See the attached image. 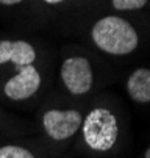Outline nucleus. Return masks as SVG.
<instances>
[{
    "instance_id": "obj_1",
    "label": "nucleus",
    "mask_w": 150,
    "mask_h": 158,
    "mask_svg": "<svg viewBox=\"0 0 150 158\" xmlns=\"http://www.w3.org/2000/svg\"><path fill=\"white\" fill-rule=\"evenodd\" d=\"M53 67L39 44L0 38V105L38 106L50 93Z\"/></svg>"
},
{
    "instance_id": "obj_2",
    "label": "nucleus",
    "mask_w": 150,
    "mask_h": 158,
    "mask_svg": "<svg viewBox=\"0 0 150 158\" xmlns=\"http://www.w3.org/2000/svg\"><path fill=\"white\" fill-rule=\"evenodd\" d=\"M84 110L69 97L47 94L38 105L36 122L49 144H67L80 133Z\"/></svg>"
},
{
    "instance_id": "obj_3",
    "label": "nucleus",
    "mask_w": 150,
    "mask_h": 158,
    "mask_svg": "<svg viewBox=\"0 0 150 158\" xmlns=\"http://www.w3.org/2000/svg\"><path fill=\"white\" fill-rule=\"evenodd\" d=\"M56 78L61 93L75 102L94 96L105 83L102 67L88 53L81 52H69L61 56Z\"/></svg>"
},
{
    "instance_id": "obj_4",
    "label": "nucleus",
    "mask_w": 150,
    "mask_h": 158,
    "mask_svg": "<svg viewBox=\"0 0 150 158\" xmlns=\"http://www.w3.org/2000/svg\"><path fill=\"white\" fill-rule=\"evenodd\" d=\"M89 38L99 52L113 58L132 56L141 46V36L136 27L117 14L97 19L89 30Z\"/></svg>"
},
{
    "instance_id": "obj_5",
    "label": "nucleus",
    "mask_w": 150,
    "mask_h": 158,
    "mask_svg": "<svg viewBox=\"0 0 150 158\" xmlns=\"http://www.w3.org/2000/svg\"><path fill=\"white\" fill-rule=\"evenodd\" d=\"M80 138L92 153H110L116 149L120 136V119L116 110L106 103L88 106L83 114Z\"/></svg>"
},
{
    "instance_id": "obj_6",
    "label": "nucleus",
    "mask_w": 150,
    "mask_h": 158,
    "mask_svg": "<svg viewBox=\"0 0 150 158\" xmlns=\"http://www.w3.org/2000/svg\"><path fill=\"white\" fill-rule=\"evenodd\" d=\"M125 93L136 105H150V67L139 66L128 72L124 80Z\"/></svg>"
},
{
    "instance_id": "obj_7",
    "label": "nucleus",
    "mask_w": 150,
    "mask_h": 158,
    "mask_svg": "<svg viewBox=\"0 0 150 158\" xmlns=\"http://www.w3.org/2000/svg\"><path fill=\"white\" fill-rule=\"evenodd\" d=\"M0 158H47V149L31 141H0Z\"/></svg>"
},
{
    "instance_id": "obj_8",
    "label": "nucleus",
    "mask_w": 150,
    "mask_h": 158,
    "mask_svg": "<svg viewBox=\"0 0 150 158\" xmlns=\"http://www.w3.org/2000/svg\"><path fill=\"white\" fill-rule=\"evenodd\" d=\"M150 0H110L111 6L116 11L128 13V11H138L148 5Z\"/></svg>"
},
{
    "instance_id": "obj_9",
    "label": "nucleus",
    "mask_w": 150,
    "mask_h": 158,
    "mask_svg": "<svg viewBox=\"0 0 150 158\" xmlns=\"http://www.w3.org/2000/svg\"><path fill=\"white\" fill-rule=\"evenodd\" d=\"M0 130H8V131L17 130V122L2 105H0Z\"/></svg>"
},
{
    "instance_id": "obj_10",
    "label": "nucleus",
    "mask_w": 150,
    "mask_h": 158,
    "mask_svg": "<svg viewBox=\"0 0 150 158\" xmlns=\"http://www.w3.org/2000/svg\"><path fill=\"white\" fill-rule=\"evenodd\" d=\"M27 2L28 0H0V6L2 8H16V6H20Z\"/></svg>"
},
{
    "instance_id": "obj_11",
    "label": "nucleus",
    "mask_w": 150,
    "mask_h": 158,
    "mask_svg": "<svg viewBox=\"0 0 150 158\" xmlns=\"http://www.w3.org/2000/svg\"><path fill=\"white\" fill-rule=\"evenodd\" d=\"M39 2H42L44 5H49V6H61L64 3H67L69 0H39Z\"/></svg>"
},
{
    "instance_id": "obj_12",
    "label": "nucleus",
    "mask_w": 150,
    "mask_h": 158,
    "mask_svg": "<svg viewBox=\"0 0 150 158\" xmlns=\"http://www.w3.org/2000/svg\"><path fill=\"white\" fill-rule=\"evenodd\" d=\"M144 158H150V146L145 149V152H144Z\"/></svg>"
}]
</instances>
